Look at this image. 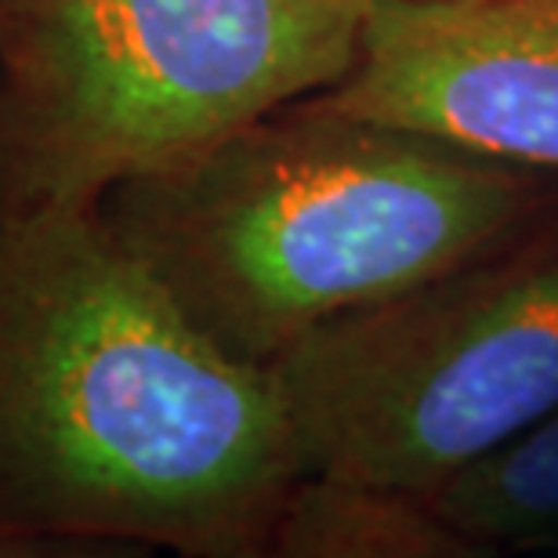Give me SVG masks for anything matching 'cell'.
<instances>
[{"label":"cell","instance_id":"6","mask_svg":"<svg viewBox=\"0 0 558 558\" xmlns=\"http://www.w3.org/2000/svg\"><path fill=\"white\" fill-rule=\"evenodd\" d=\"M417 500L461 555L551 548L558 544V410Z\"/></svg>","mask_w":558,"mask_h":558},{"label":"cell","instance_id":"1","mask_svg":"<svg viewBox=\"0 0 558 558\" xmlns=\"http://www.w3.org/2000/svg\"><path fill=\"white\" fill-rule=\"evenodd\" d=\"M298 483L269 366L221 349L98 207L0 210V555H276Z\"/></svg>","mask_w":558,"mask_h":558},{"label":"cell","instance_id":"4","mask_svg":"<svg viewBox=\"0 0 558 558\" xmlns=\"http://www.w3.org/2000/svg\"><path fill=\"white\" fill-rule=\"evenodd\" d=\"M301 483L421 497L558 410V199L269 363Z\"/></svg>","mask_w":558,"mask_h":558},{"label":"cell","instance_id":"5","mask_svg":"<svg viewBox=\"0 0 558 558\" xmlns=\"http://www.w3.org/2000/svg\"><path fill=\"white\" fill-rule=\"evenodd\" d=\"M312 98L558 174V0H374L352 70Z\"/></svg>","mask_w":558,"mask_h":558},{"label":"cell","instance_id":"2","mask_svg":"<svg viewBox=\"0 0 558 558\" xmlns=\"http://www.w3.org/2000/svg\"><path fill=\"white\" fill-rule=\"evenodd\" d=\"M558 199L530 171L301 98L98 215L221 349L269 366L301 333L515 236Z\"/></svg>","mask_w":558,"mask_h":558},{"label":"cell","instance_id":"3","mask_svg":"<svg viewBox=\"0 0 558 558\" xmlns=\"http://www.w3.org/2000/svg\"><path fill=\"white\" fill-rule=\"evenodd\" d=\"M374 0H0V210L98 207L352 70Z\"/></svg>","mask_w":558,"mask_h":558}]
</instances>
